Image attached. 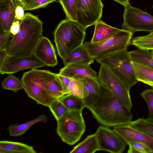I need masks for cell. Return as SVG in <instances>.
Wrapping results in <instances>:
<instances>
[{
  "label": "cell",
  "instance_id": "2",
  "mask_svg": "<svg viewBox=\"0 0 153 153\" xmlns=\"http://www.w3.org/2000/svg\"><path fill=\"white\" fill-rule=\"evenodd\" d=\"M20 25L19 32L13 35L7 43L6 50L8 55L25 56L34 54L42 37L43 23L36 16L26 13Z\"/></svg>",
  "mask_w": 153,
  "mask_h": 153
},
{
  "label": "cell",
  "instance_id": "7",
  "mask_svg": "<svg viewBox=\"0 0 153 153\" xmlns=\"http://www.w3.org/2000/svg\"><path fill=\"white\" fill-rule=\"evenodd\" d=\"M28 96L38 104L48 107L59 97L50 93L41 84V70L35 68L24 73L21 79Z\"/></svg>",
  "mask_w": 153,
  "mask_h": 153
},
{
  "label": "cell",
  "instance_id": "28",
  "mask_svg": "<svg viewBox=\"0 0 153 153\" xmlns=\"http://www.w3.org/2000/svg\"><path fill=\"white\" fill-rule=\"evenodd\" d=\"M7 74V76L4 78L1 82L2 89L10 90L16 93L24 89V85L21 80L14 76L13 74Z\"/></svg>",
  "mask_w": 153,
  "mask_h": 153
},
{
  "label": "cell",
  "instance_id": "8",
  "mask_svg": "<svg viewBox=\"0 0 153 153\" xmlns=\"http://www.w3.org/2000/svg\"><path fill=\"white\" fill-rule=\"evenodd\" d=\"M98 79L100 83L111 92L128 109L132 103L129 91L123 82L107 68L101 65Z\"/></svg>",
  "mask_w": 153,
  "mask_h": 153
},
{
  "label": "cell",
  "instance_id": "16",
  "mask_svg": "<svg viewBox=\"0 0 153 153\" xmlns=\"http://www.w3.org/2000/svg\"><path fill=\"white\" fill-rule=\"evenodd\" d=\"M16 8L13 0H0V24L1 28L10 31L15 20Z\"/></svg>",
  "mask_w": 153,
  "mask_h": 153
},
{
  "label": "cell",
  "instance_id": "14",
  "mask_svg": "<svg viewBox=\"0 0 153 153\" xmlns=\"http://www.w3.org/2000/svg\"><path fill=\"white\" fill-rule=\"evenodd\" d=\"M59 71V74L75 80L98 79L97 72L90 67V65L70 64L65 66Z\"/></svg>",
  "mask_w": 153,
  "mask_h": 153
},
{
  "label": "cell",
  "instance_id": "37",
  "mask_svg": "<svg viewBox=\"0 0 153 153\" xmlns=\"http://www.w3.org/2000/svg\"><path fill=\"white\" fill-rule=\"evenodd\" d=\"M24 10L22 7L20 5L16 6L15 10V20H21L23 18L25 14Z\"/></svg>",
  "mask_w": 153,
  "mask_h": 153
},
{
  "label": "cell",
  "instance_id": "13",
  "mask_svg": "<svg viewBox=\"0 0 153 153\" xmlns=\"http://www.w3.org/2000/svg\"><path fill=\"white\" fill-rule=\"evenodd\" d=\"M113 130L121 137L127 143L139 142L145 143L151 149L153 153V137L136 129L129 124L113 127Z\"/></svg>",
  "mask_w": 153,
  "mask_h": 153
},
{
  "label": "cell",
  "instance_id": "1",
  "mask_svg": "<svg viewBox=\"0 0 153 153\" xmlns=\"http://www.w3.org/2000/svg\"><path fill=\"white\" fill-rule=\"evenodd\" d=\"M100 97L89 109L93 117L108 127L130 123L133 117L131 111L100 83Z\"/></svg>",
  "mask_w": 153,
  "mask_h": 153
},
{
  "label": "cell",
  "instance_id": "27",
  "mask_svg": "<svg viewBox=\"0 0 153 153\" xmlns=\"http://www.w3.org/2000/svg\"><path fill=\"white\" fill-rule=\"evenodd\" d=\"M62 5L67 19L76 22L78 0H58Z\"/></svg>",
  "mask_w": 153,
  "mask_h": 153
},
{
  "label": "cell",
  "instance_id": "43",
  "mask_svg": "<svg viewBox=\"0 0 153 153\" xmlns=\"http://www.w3.org/2000/svg\"><path fill=\"white\" fill-rule=\"evenodd\" d=\"M150 53L153 56V49L151 50V52H150Z\"/></svg>",
  "mask_w": 153,
  "mask_h": 153
},
{
  "label": "cell",
  "instance_id": "30",
  "mask_svg": "<svg viewBox=\"0 0 153 153\" xmlns=\"http://www.w3.org/2000/svg\"><path fill=\"white\" fill-rule=\"evenodd\" d=\"M130 45L138 48L146 50L153 49V37L148 35L132 38Z\"/></svg>",
  "mask_w": 153,
  "mask_h": 153
},
{
  "label": "cell",
  "instance_id": "44",
  "mask_svg": "<svg viewBox=\"0 0 153 153\" xmlns=\"http://www.w3.org/2000/svg\"><path fill=\"white\" fill-rule=\"evenodd\" d=\"M15 0L19 1V2H20V3H21L22 1V0Z\"/></svg>",
  "mask_w": 153,
  "mask_h": 153
},
{
  "label": "cell",
  "instance_id": "4",
  "mask_svg": "<svg viewBox=\"0 0 153 153\" xmlns=\"http://www.w3.org/2000/svg\"><path fill=\"white\" fill-rule=\"evenodd\" d=\"M96 61L120 79L129 91L139 82L127 50L110 54Z\"/></svg>",
  "mask_w": 153,
  "mask_h": 153
},
{
  "label": "cell",
  "instance_id": "36",
  "mask_svg": "<svg viewBox=\"0 0 153 153\" xmlns=\"http://www.w3.org/2000/svg\"><path fill=\"white\" fill-rule=\"evenodd\" d=\"M57 76L59 78L63 88L65 94H66L67 89L71 78L57 74Z\"/></svg>",
  "mask_w": 153,
  "mask_h": 153
},
{
  "label": "cell",
  "instance_id": "22",
  "mask_svg": "<svg viewBox=\"0 0 153 153\" xmlns=\"http://www.w3.org/2000/svg\"><path fill=\"white\" fill-rule=\"evenodd\" d=\"M99 151L96 135H88L82 142L75 146L70 153H94Z\"/></svg>",
  "mask_w": 153,
  "mask_h": 153
},
{
  "label": "cell",
  "instance_id": "6",
  "mask_svg": "<svg viewBox=\"0 0 153 153\" xmlns=\"http://www.w3.org/2000/svg\"><path fill=\"white\" fill-rule=\"evenodd\" d=\"M57 122V133L63 142L70 145L79 141L85 131L82 110H69Z\"/></svg>",
  "mask_w": 153,
  "mask_h": 153
},
{
  "label": "cell",
  "instance_id": "29",
  "mask_svg": "<svg viewBox=\"0 0 153 153\" xmlns=\"http://www.w3.org/2000/svg\"><path fill=\"white\" fill-rule=\"evenodd\" d=\"M129 124L133 128L153 137V121L141 118L131 121Z\"/></svg>",
  "mask_w": 153,
  "mask_h": 153
},
{
  "label": "cell",
  "instance_id": "25",
  "mask_svg": "<svg viewBox=\"0 0 153 153\" xmlns=\"http://www.w3.org/2000/svg\"><path fill=\"white\" fill-rule=\"evenodd\" d=\"M132 60L153 68V56L149 50L138 48L129 52Z\"/></svg>",
  "mask_w": 153,
  "mask_h": 153
},
{
  "label": "cell",
  "instance_id": "10",
  "mask_svg": "<svg viewBox=\"0 0 153 153\" xmlns=\"http://www.w3.org/2000/svg\"><path fill=\"white\" fill-rule=\"evenodd\" d=\"M102 0H78L76 22L82 27L94 25L100 20L104 6Z\"/></svg>",
  "mask_w": 153,
  "mask_h": 153
},
{
  "label": "cell",
  "instance_id": "3",
  "mask_svg": "<svg viewBox=\"0 0 153 153\" xmlns=\"http://www.w3.org/2000/svg\"><path fill=\"white\" fill-rule=\"evenodd\" d=\"M85 29L76 22L67 19L57 26L53 33L54 42L58 54L62 60L83 44Z\"/></svg>",
  "mask_w": 153,
  "mask_h": 153
},
{
  "label": "cell",
  "instance_id": "15",
  "mask_svg": "<svg viewBox=\"0 0 153 153\" xmlns=\"http://www.w3.org/2000/svg\"><path fill=\"white\" fill-rule=\"evenodd\" d=\"M34 54L47 66L53 67L58 63L54 46L47 38L42 36L35 48Z\"/></svg>",
  "mask_w": 153,
  "mask_h": 153
},
{
  "label": "cell",
  "instance_id": "18",
  "mask_svg": "<svg viewBox=\"0 0 153 153\" xmlns=\"http://www.w3.org/2000/svg\"><path fill=\"white\" fill-rule=\"evenodd\" d=\"M87 92L83 98L85 107L89 109L98 100L100 96V83L98 79L88 78L83 79Z\"/></svg>",
  "mask_w": 153,
  "mask_h": 153
},
{
  "label": "cell",
  "instance_id": "38",
  "mask_svg": "<svg viewBox=\"0 0 153 153\" xmlns=\"http://www.w3.org/2000/svg\"><path fill=\"white\" fill-rule=\"evenodd\" d=\"M20 29V22L18 20H16L13 23L10 28V31L13 35H14L19 32Z\"/></svg>",
  "mask_w": 153,
  "mask_h": 153
},
{
  "label": "cell",
  "instance_id": "23",
  "mask_svg": "<svg viewBox=\"0 0 153 153\" xmlns=\"http://www.w3.org/2000/svg\"><path fill=\"white\" fill-rule=\"evenodd\" d=\"M131 63L138 81L153 83V68L133 60Z\"/></svg>",
  "mask_w": 153,
  "mask_h": 153
},
{
  "label": "cell",
  "instance_id": "5",
  "mask_svg": "<svg viewBox=\"0 0 153 153\" xmlns=\"http://www.w3.org/2000/svg\"><path fill=\"white\" fill-rule=\"evenodd\" d=\"M133 35V33L129 30L120 29L105 40L95 43L86 42L84 44L90 55L97 60L110 54L127 50Z\"/></svg>",
  "mask_w": 153,
  "mask_h": 153
},
{
  "label": "cell",
  "instance_id": "20",
  "mask_svg": "<svg viewBox=\"0 0 153 153\" xmlns=\"http://www.w3.org/2000/svg\"><path fill=\"white\" fill-rule=\"evenodd\" d=\"M33 147L19 142L0 141V153H36Z\"/></svg>",
  "mask_w": 153,
  "mask_h": 153
},
{
  "label": "cell",
  "instance_id": "31",
  "mask_svg": "<svg viewBox=\"0 0 153 153\" xmlns=\"http://www.w3.org/2000/svg\"><path fill=\"white\" fill-rule=\"evenodd\" d=\"M58 0H22V6L25 11L31 10L47 7Z\"/></svg>",
  "mask_w": 153,
  "mask_h": 153
},
{
  "label": "cell",
  "instance_id": "21",
  "mask_svg": "<svg viewBox=\"0 0 153 153\" xmlns=\"http://www.w3.org/2000/svg\"><path fill=\"white\" fill-rule=\"evenodd\" d=\"M48 118V117L45 115H40L35 119L21 124L10 125L7 128V130L9 132L10 136L16 137L21 135L35 123L39 122L45 123L47 122Z\"/></svg>",
  "mask_w": 153,
  "mask_h": 153
},
{
  "label": "cell",
  "instance_id": "26",
  "mask_svg": "<svg viewBox=\"0 0 153 153\" xmlns=\"http://www.w3.org/2000/svg\"><path fill=\"white\" fill-rule=\"evenodd\" d=\"M66 94L83 99L86 97L87 92L83 79L78 80L71 79L67 89Z\"/></svg>",
  "mask_w": 153,
  "mask_h": 153
},
{
  "label": "cell",
  "instance_id": "17",
  "mask_svg": "<svg viewBox=\"0 0 153 153\" xmlns=\"http://www.w3.org/2000/svg\"><path fill=\"white\" fill-rule=\"evenodd\" d=\"M94 60L83 44L74 50L63 61L65 66L72 64L90 65Z\"/></svg>",
  "mask_w": 153,
  "mask_h": 153
},
{
  "label": "cell",
  "instance_id": "9",
  "mask_svg": "<svg viewBox=\"0 0 153 153\" xmlns=\"http://www.w3.org/2000/svg\"><path fill=\"white\" fill-rule=\"evenodd\" d=\"M123 16V29L133 33L139 31L153 32V16L146 12L129 4L125 7Z\"/></svg>",
  "mask_w": 153,
  "mask_h": 153
},
{
  "label": "cell",
  "instance_id": "41",
  "mask_svg": "<svg viewBox=\"0 0 153 153\" xmlns=\"http://www.w3.org/2000/svg\"><path fill=\"white\" fill-rule=\"evenodd\" d=\"M145 84H147V85H150L151 87H152V88L153 89V83L147 82L145 83Z\"/></svg>",
  "mask_w": 153,
  "mask_h": 153
},
{
  "label": "cell",
  "instance_id": "40",
  "mask_svg": "<svg viewBox=\"0 0 153 153\" xmlns=\"http://www.w3.org/2000/svg\"><path fill=\"white\" fill-rule=\"evenodd\" d=\"M120 4L124 5V7L130 4L129 0H114Z\"/></svg>",
  "mask_w": 153,
  "mask_h": 153
},
{
  "label": "cell",
  "instance_id": "11",
  "mask_svg": "<svg viewBox=\"0 0 153 153\" xmlns=\"http://www.w3.org/2000/svg\"><path fill=\"white\" fill-rule=\"evenodd\" d=\"M95 133L98 143L99 151L121 153L128 145L118 134L108 127H99Z\"/></svg>",
  "mask_w": 153,
  "mask_h": 153
},
{
  "label": "cell",
  "instance_id": "42",
  "mask_svg": "<svg viewBox=\"0 0 153 153\" xmlns=\"http://www.w3.org/2000/svg\"><path fill=\"white\" fill-rule=\"evenodd\" d=\"M148 35L150 36L153 37V32L150 33V34Z\"/></svg>",
  "mask_w": 153,
  "mask_h": 153
},
{
  "label": "cell",
  "instance_id": "32",
  "mask_svg": "<svg viewBox=\"0 0 153 153\" xmlns=\"http://www.w3.org/2000/svg\"><path fill=\"white\" fill-rule=\"evenodd\" d=\"M49 108L56 120L64 116L69 111L59 99L54 101Z\"/></svg>",
  "mask_w": 153,
  "mask_h": 153
},
{
  "label": "cell",
  "instance_id": "39",
  "mask_svg": "<svg viewBox=\"0 0 153 153\" xmlns=\"http://www.w3.org/2000/svg\"><path fill=\"white\" fill-rule=\"evenodd\" d=\"M7 55L6 49L0 50V67L2 65Z\"/></svg>",
  "mask_w": 153,
  "mask_h": 153
},
{
  "label": "cell",
  "instance_id": "19",
  "mask_svg": "<svg viewBox=\"0 0 153 153\" xmlns=\"http://www.w3.org/2000/svg\"><path fill=\"white\" fill-rule=\"evenodd\" d=\"M94 25V35L90 41L92 43L99 42L110 38L120 30L108 25L101 20Z\"/></svg>",
  "mask_w": 153,
  "mask_h": 153
},
{
  "label": "cell",
  "instance_id": "12",
  "mask_svg": "<svg viewBox=\"0 0 153 153\" xmlns=\"http://www.w3.org/2000/svg\"><path fill=\"white\" fill-rule=\"evenodd\" d=\"M47 66L34 54L25 56L7 55L0 67L1 74H13L27 69H34Z\"/></svg>",
  "mask_w": 153,
  "mask_h": 153
},
{
  "label": "cell",
  "instance_id": "33",
  "mask_svg": "<svg viewBox=\"0 0 153 153\" xmlns=\"http://www.w3.org/2000/svg\"><path fill=\"white\" fill-rule=\"evenodd\" d=\"M128 153H152V149L146 144L139 142H130Z\"/></svg>",
  "mask_w": 153,
  "mask_h": 153
},
{
  "label": "cell",
  "instance_id": "24",
  "mask_svg": "<svg viewBox=\"0 0 153 153\" xmlns=\"http://www.w3.org/2000/svg\"><path fill=\"white\" fill-rule=\"evenodd\" d=\"M59 99L69 110H82L85 107L83 98L70 94H66Z\"/></svg>",
  "mask_w": 153,
  "mask_h": 153
},
{
  "label": "cell",
  "instance_id": "34",
  "mask_svg": "<svg viewBox=\"0 0 153 153\" xmlns=\"http://www.w3.org/2000/svg\"><path fill=\"white\" fill-rule=\"evenodd\" d=\"M141 95L147 103L149 111V115L147 118L153 121V89L144 90L141 93Z\"/></svg>",
  "mask_w": 153,
  "mask_h": 153
},
{
  "label": "cell",
  "instance_id": "35",
  "mask_svg": "<svg viewBox=\"0 0 153 153\" xmlns=\"http://www.w3.org/2000/svg\"><path fill=\"white\" fill-rule=\"evenodd\" d=\"M13 35L10 31L4 30L1 28L0 34V50L6 49L8 42L12 38Z\"/></svg>",
  "mask_w": 153,
  "mask_h": 153
}]
</instances>
